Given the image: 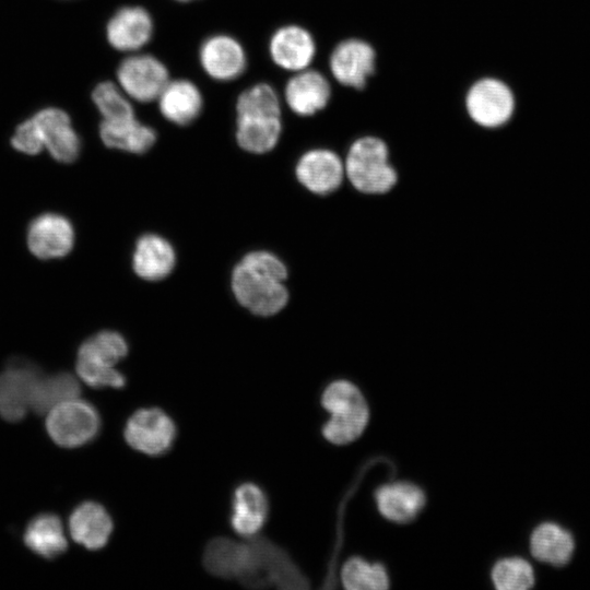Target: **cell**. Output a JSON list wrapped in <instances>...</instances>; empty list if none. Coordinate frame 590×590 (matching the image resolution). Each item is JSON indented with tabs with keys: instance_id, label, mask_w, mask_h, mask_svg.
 <instances>
[{
	"instance_id": "cell-1",
	"label": "cell",
	"mask_w": 590,
	"mask_h": 590,
	"mask_svg": "<svg viewBox=\"0 0 590 590\" xmlns=\"http://www.w3.org/2000/svg\"><path fill=\"white\" fill-rule=\"evenodd\" d=\"M246 539L210 540L202 556L206 571L219 578L235 579L246 588H308V579L285 548L264 536Z\"/></svg>"
},
{
	"instance_id": "cell-2",
	"label": "cell",
	"mask_w": 590,
	"mask_h": 590,
	"mask_svg": "<svg viewBox=\"0 0 590 590\" xmlns=\"http://www.w3.org/2000/svg\"><path fill=\"white\" fill-rule=\"evenodd\" d=\"M287 276L284 263L268 251H252L236 266L232 287L237 300L260 316L279 312L287 303L283 285Z\"/></svg>"
},
{
	"instance_id": "cell-3",
	"label": "cell",
	"mask_w": 590,
	"mask_h": 590,
	"mask_svg": "<svg viewBox=\"0 0 590 590\" xmlns=\"http://www.w3.org/2000/svg\"><path fill=\"white\" fill-rule=\"evenodd\" d=\"M321 404L330 413L322 427L323 437L334 445H346L365 430L369 411L361 390L347 380L331 382L321 396Z\"/></svg>"
},
{
	"instance_id": "cell-4",
	"label": "cell",
	"mask_w": 590,
	"mask_h": 590,
	"mask_svg": "<svg viewBox=\"0 0 590 590\" xmlns=\"http://www.w3.org/2000/svg\"><path fill=\"white\" fill-rule=\"evenodd\" d=\"M387 144L376 137L354 141L346 154L344 173L352 186L367 194L386 193L398 180L389 163Z\"/></svg>"
},
{
	"instance_id": "cell-5",
	"label": "cell",
	"mask_w": 590,
	"mask_h": 590,
	"mask_svg": "<svg viewBox=\"0 0 590 590\" xmlns=\"http://www.w3.org/2000/svg\"><path fill=\"white\" fill-rule=\"evenodd\" d=\"M46 428L61 447L75 448L93 440L101 429V416L88 402L68 400L48 412Z\"/></svg>"
},
{
	"instance_id": "cell-6",
	"label": "cell",
	"mask_w": 590,
	"mask_h": 590,
	"mask_svg": "<svg viewBox=\"0 0 590 590\" xmlns=\"http://www.w3.org/2000/svg\"><path fill=\"white\" fill-rule=\"evenodd\" d=\"M176 435L174 420L155 406L137 410L123 428L125 440L132 449L153 457L170 450Z\"/></svg>"
},
{
	"instance_id": "cell-7",
	"label": "cell",
	"mask_w": 590,
	"mask_h": 590,
	"mask_svg": "<svg viewBox=\"0 0 590 590\" xmlns=\"http://www.w3.org/2000/svg\"><path fill=\"white\" fill-rule=\"evenodd\" d=\"M167 67L155 56L138 54L125 58L117 69V82L131 101H156L169 81Z\"/></svg>"
},
{
	"instance_id": "cell-8",
	"label": "cell",
	"mask_w": 590,
	"mask_h": 590,
	"mask_svg": "<svg viewBox=\"0 0 590 590\" xmlns=\"http://www.w3.org/2000/svg\"><path fill=\"white\" fill-rule=\"evenodd\" d=\"M465 108L470 118L479 126L496 128L510 119L515 109V98L504 82L484 78L469 88Z\"/></svg>"
},
{
	"instance_id": "cell-9",
	"label": "cell",
	"mask_w": 590,
	"mask_h": 590,
	"mask_svg": "<svg viewBox=\"0 0 590 590\" xmlns=\"http://www.w3.org/2000/svg\"><path fill=\"white\" fill-rule=\"evenodd\" d=\"M43 373L33 363L11 362L0 373V416L9 422L22 420L30 409L33 386Z\"/></svg>"
},
{
	"instance_id": "cell-10",
	"label": "cell",
	"mask_w": 590,
	"mask_h": 590,
	"mask_svg": "<svg viewBox=\"0 0 590 590\" xmlns=\"http://www.w3.org/2000/svg\"><path fill=\"white\" fill-rule=\"evenodd\" d=\"M199 60L206 75L219 82L233 81L247 68L245 48L227 34H215L205 38L199 49Z\"/></svg>"
},
{
	"instance_id": "cell-11",
	"label": "cell",
	"mask_w": 590,
	"mask_h": 590,
	"mask_svg": "<svg viewBox=\"0 0 590 590\" xmlns=\"http://www.w3.org/2000/svg\"><path fill=\"white\" fill-rule=\"evenodd\" d=\"M43 146L58 162L72 163L80 153L81 142L69 115L56 107H47L31 117Z\"/></svg>"
},
{
	"instance_id": "cell-12",
	"label": "cell",
	"mask_w": 590,
	"mask_h": 590,
	"mask_svg": "<svg viewBox=\"0 0 590 590\" xmlns=\"http://www.w3.org/2000/svg\"><path fill=\"white\" fill-rule=\"evenodd\" d=\"M376 54L365 40L351 38L339 43L329 59L333 78L342 85L362 88L375 69Z\"/></svg>"
},
{
	"instance_id": "cell-13",
	"label": "cell",
	"mask_w": 590,
	"mask_h": 590,
	"mask_svg": "<svg viewBox=\"0 0 590 590\" xmlns=\"http://www.w3.org/2000/svg\"><path fill=\"white\" fill-rule=\"evenodd\" d=\"M268 49L279 68L295 73L309 68L316 55V43L306 28L287 24L271 35Z\"/></svg>"
},
{
	"instance_id": "cell-14",
	"label": "cell",
	"mask_w": 590,
	"mask_h": 590,
	"mask_svg": "<svg viewBox=\"0 0 590 590\" xmlns=\"http://www.w3.org/2000/svg\"><path fill=\"white\" fill-rule=\"evenodd\" d=\"M154 23L151 14L139 5L120 8L109 19L106 37L113 48L123 52H138L152 38Z\"/></svg>"
},
{
	"instance_id": "cell-15",
	"label": "cell",
	"mask_w": 590,
	"mask_h": 590,
	"mask_svg": "<svg viewBox=\"0 0 590 590\" xmlns=\"http://www.w3.org/2000/svg\"><path fill=\"white\" fill-rule=\"evenodd\" d=\"M73 241L72 224L62 215L42 214L28 226V248L39 259L64 257L72 249Z\"/></svg>"
},
{
	"instance_id": "cell-16",
	"label": "cell",
	"mask_w": 590,
	"mask_h": 590,
	"mask_svg": "<svg viewBox=\"0 0 590 590\" xmlns=\"http://www.w3.org/2000/svg\"><path fill=\"white\" fill-rule=\"evenodd\" d=\"M344 175V163L334 152L326 149L306 152L296 166L299 182L317 194H328L338 189Z\"/></svg>"
},
{
	"instance_id": "cell-17",
	"label": "cell",
	"mask_w": 590,
	"mask_h": 590,
	"mask_svg": "<svg viewBox=\"0 0 590 590\" xmlns=\"http://www.w3.org/2000/svg\"><path fill=\"white\" fill-rule=\"evenodd\" d=\"M284 101L298 116H311L322 110L330 101L331 86L327 78L316 70L295 72L286 82Z\"/></svg>"
},
{
	"instance_id": "cell-18",
	"label": "cell",
	"mask_w": 590,
	"mask_h": 590,
	"mask_svg": "<svg viewBox=\"0 0 590 590\" xmlns=\"http://www.w3.org/2000/svg\"><path fill=\"white\" fill-rule=\"evenodd\" d=\"M269 510V499L262 487L251 482L243 483L232 496L231 526L243 538L257 535L268 519Z\"/></svg>"
},
{
	"instance_id": "cell-19",
	"label": "cell",
	"mask_w": 590,
	"mask_h": 590,
	"mask_svg": "<svg viewBox=\"0 0 590 590\" xmlns=\"http://www.w3.org/2000/svg\"><path fill=\"white\" fill-rule=\"evenodd\" d=\"M156 101L162 116L178 126L191 123L203 109L200 88L187 79L169 80Z\"/></svg>"
},
{
	"instance_id": "cell-20",
	"label": "cell",
	"mask_w": 590,
	"mask_h": 590,
	"mask_svg": "<svg viewBox=\"0 0 590 590\" xmlns=\"http://www.w3.org/2000/svg\"><path fill=\"white\" fill-rule=\"evenodd\" d=\"M375 499L379 512L397 523L414 520L426 502L424 492L417 485L402 481L377 488Z\"/></svg>"
},
{
	"instance_id": "cell-21",
	"label": "cell",
	"mask_w": 590,
	"mask_h": 590,
	"mask_svg": "<svg viewBox=\"0 0 590 590\" xmlns=\"http://www.w3.org/2000/svg\"><path fill=\"white\" fill-rule=\"evenodd\" d=\"M69 527L76 543L88 550H99L107 544L114 523L104 506L95 502H84L72 511Z\"/></svg>"
},
{
	"instance_id": "cell-22",
	"label": "cell",
	"mask_w": 590,
	"mask_h": 590,
	"mask_svg": "<svg viewBox=\"0 0 590 590\" xmlns=\"http://www.w3.org/2000/svg\"><path fill=\"white\" fill-rule=\"evenodd\" d=\"M529 545L536 560L555 567L568 564L575 551L571 533L555 522L540 523L532 531Z\"/></svg>"
},
{
	"instance_id": "cell-23",
	"label": "cell",
	"mask_w": 590,
	"mask_h": 590,
	"mask_svg": "<svg viewBox=\"0 0 590 590\" xmlns=\"http://www.w3.org/2000/svg\"><path fill=\"white\" fill-rule=\"evenodd\" d=\"M99 135L106 146L135 154L145 153L156 141L155 130L139 121L135 116L121 120H103Z\"/></svg>"
},
{
	"instance_id": "cell-24",
	"label": "cell",
	"mask_w": 590,
	"mask_h": 590,
	"mask_svg": "<svg viewBox=\"0 0 590 590\" xmlns=\"http://www.w3.org/2000/svg\"><path fill=\"white\" fill-rule=\"evenodd\" d=\"M175 266V252L164 238L148 234L139 238L133 253V269L145 280L156 281L167 276Z\"/></svg>"
},
{
	"instance_id": "cell-25",
	"label": "cell",
	"mask_w": 590,
	"mask_h": 590,
	"mask_svg": "<svg viewBox=\"0 0 590 590\" xmlns=\"http://www.w3.org/2000/svg\"><path fill=\"white\" fill-rule=\"evenodd\" d=\"M236 140L247 152L262 154L271 151L282 132L281 116H236Z\"/></svg>"
},
{
	"instance_id": "cell-26",
	"label": "cell",
	"mask_w": 590,
	"mask_h": 590,
	"mask_svg": "<svg viewBox=\"0 0 590 590\" xmlns=\"http://www.w3.org/2000/svg\"><path fill=\"white\" fill-rule=\"evenodd\" d=\"M80 392L79 381L69 373L42 374L33 386L30 409L39 415L47 414L58 404L78 398Z\"/></svg>"
},
{
	"instance_id": "cell-27",
	"label": "cell",
	"mask_w": 590,
	"mask_h": 590,
	"mask_svg": "<svg viewBox=\"0 0 590 590\" xmlns=\"http://www.w3.org/2000/svg\"><path fill=\"white\" fill-rule=\"evenodd\" d=\"M26 546L45 558H55L68 547L61 520L54 514H42L26 527L24 533Z\"/></svg>"
},
{
	"instance_id": "cell-28",
	"label": "cell",
	"mask_w": 590,
	"mask_h": 590,
	"mask_svg": "<svg viewBox=\"0 0 590 590\" xmlns=\"http://www.w3.org/2000/svg\"><path fill=\"white\" fill-rule=\"evenodd\" d=\"M128 354L125 338L114 331H102L88 338L79 349L78 361L91 365L114 367Z\"/></svg>"
},
{
	"instance_id": "cell-29",
	"label": "cell",
	"mask_w": 590,
	"mask_h": 590,
	"mask_svg": "<svg viewBox=\"0 0 590 590\" xmlns=\"http://www.w3.org/2000/svg\"><path fill=\"white\" fill-rule=\"evenodd\" d=\"M341 580L349 590H382L389 587L386 568L379 563H369L361 557L346 560Z\"/></svg>"
},
{
	"instance_id": "cell-30",
	"label": "cell",
	"mask_w": 590,
	"mask_h": 590,
	"mask_svg": "<svg viewBox=\"0 0 590 590\" xmlns=\"http://www.w3.org/2000/svg\"><path fill=\"white\" fill-rule=\"evenodd\" d=\"M92 101L103 120H121L135 116L131 99L114 82L98 83L92 92Z\"/></svg>"
},
{
	"instance_id": "cell-31",
	"label": "cell",
	"mask_w": 590,
	"mask_h": 590,
	"mask_svg": "<svg viewBox=\"0 0 590 590\" xmlns=\"http://www.w3.org/2000/svg\"><path fill=\"white\" fill-rule=\"evenodd\" d=\"M281 116V99L275 88L268 83H257L244 90L236 102V116Z\"/></svg>"
},
{
	"instance_id": "cell-32",
	"label": "cell",
	"mask_w": 590,
	"mask_h": 590,
	"mask_svg": "<svg viewBox=\"0 0 590 590\" xmlns=\"http://www.w3.org/2000/svg\"><path fill=\"white\" fill-rule=\"evenodd\" d=\"M492 580L499 590H526L534 585V571L528 560L506 557L494 565Z\"/></svg>"
},
{
	"instance_id": "cell-33",
	"label": "cell",
	"mask_w": 590,
	"mask_h": 590,
	"mask_svg": "<svg viewBox=\"0 0 590 590\" xmlns=\"http://www.w3.org/2000/svg\"><path fill=\"white\" fill-rule=\"evenodd\" d=\"M76 371L80 378L93 388H123L126 377L114 367H103L76 362Z\"/></svg>"
},
{
	"instance_id": "cell-34",
	"label": "cell",
	"mask_w": 590,
	"mask_h": 590,
	"mask_svg": "<svg viewBox=\"0 0 590 590\" xmlns=\"http://www.w3.org/2000/svg\"><path fill=\"white\" fill-rule=\"evenodd\" d=\"M11 144L16 151L25 154L35 155L40 153L44 146L32 118L26 119L16 127L11 138Z\"/></svg>"
},
{
	"instance_id": "cell-35",
	"label": "cell",
	"mask_w": 590,
	"mask_h": 590,
	"mask_svg": "<svg viewBox=\"0 0 590 590\" xmlns=\"http://www.w3.org/2000/svg\"><path fill=\"white\" fill-rule=\"evenodd\" d=\"M176 1H179V2H189V1H192V0H176Z\"/></svg>"
}]
</instances>
